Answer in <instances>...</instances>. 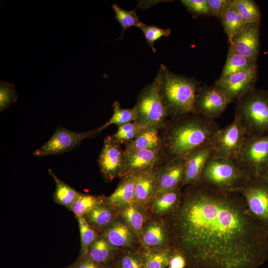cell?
I'll list each match as a JSON object with an SVG mask.
<instances>
[{
    "instance_id": "6da1fadb",
    "label": "cell",
    "mask_w": 268,
    "mask_h": 268,
    "mask_svg": "<svg viewBox=\"0 0 268 268\" xmlns=\"http://www.w3.org/2000/svg\"><path fill=\"white\" fill-rule=\"evenodd\" d=\"M164 217L171 244L188 268H259L268 258V232L239 192L201 182L187 186Z\"/></svg>"
},
{
    "instance_id": "7a4b0ae2",
    "label": "cell",
    "mask_w": 268,
    "mask_h": 268,
    "mask_svg": "<svg viewBox=\"0 0 268 268\" xmlns=\"http://www.w3.org/2000/svg\"><path fill=\"white\" fill-rule=\"evenodd\" d=\"M171 118L163 127V151L167 160L185 157L200 146L213 144L221 129L214 119L196 112Z\"/></svg>"
},
{
    "instance_id": "3957f363",
    "label": "cell",
    "mask_w": 268,
    "mask_h": 268,
    "mask_svg": "<svg viewBox=\"0 0 268 268\" xmlns=\"http://www.w3.org/2000/svg\"><path fill=\"white\" fill-rule=\"evenodd\" d=\"M158 72L160 94L169 116L196 112V95L200 86L195 78L176 74L163 64Z\"/></svg>"
},
{
    "instance_id": "277c9868",
    "label": "cell",
    "mask_w": 268,
    "mask_h": 268,
    "mask_svg": "<svg viewBox=\"0 0 268 268\" xmlns=\"http://www.w3.org/2000/svg\"><path fill=\"white\" fill-rule=\"evenodd\" d=\"M235 117L243 125L247 135L268 134V91L255 89L237 101Z\"/></svg>"
},
{
    "instance_id": "5b68a950",
    "label": "cell",
    "mask_w": 268,
    "mask_h": 268,
    "mask_svg": "<svg viewBox=\"0 0 268 268\" xmlns=\"http://www.w3.org/2000/svg\"><path fill=\"white\" fill-rule=\"evenodd\" d=\"M249 178L234 160L210 157L202 171L200 182L216 190L238 192Z\"/></svg>"
},
{
    "instance_id": "8992f818",
    "label": "cell",
    "mask_w": 268,
    "mask_h": 268,
    "mask_svg": "<svg viewBox=\"0 0 268 268\" xmlns=\"http://www.w3.org/2000/svg\"><path fill=\"white\" fill-rule=\"evenodd\" d=\"M160 73L154 80L146 85L139 93L134 106L138 121L149 129L159 130L169 116L160 92Z\"/></svg>"
},
{
    "instance_id": "52a82bcc",
    "label": "cell",
    "mask_w": 268,
    "mask_h": 268,
    "mask_svg": "<svg viewBox=\"0 0 268 268\" xmlns=\"http://www.w3.org/2000/svg\"><path fill=\"white\" fill-rule=\"evenodd\" d=\"M234 160L250 177L261 176L268 166V134L247 135L239 155Z\"/></svg>"
},
{
    "instance_id": "ba28073f",
    "label": "cell",
    "mask_w": 268,
    "mask_h": 268,
    "mask_svg": "<svg viewBox=\"0 0 268 268\" xmlns=\"http://www.w3.org/2000/svg\"><path fill=\"white\" fill-rule=\"evenodd\" d=\"M238 192L251 214L268 232V181L261 176L250 177Z\"/></svg>"
},
{
    "instance_id": "9c48e42d",
    "label": "cell",
    "mask_w": 268,
    "mask_h": 268,
    "mask_svg": "<svg viewBox=\"0 0 268 268\" xmlns=\"http://www.w3.org/2000/svg\"><path fill=\"white\" fill-rule=\"evenodd\" d=\"M247 133L238 118L234 117L233 121L217 133L211 157L236 159L239 155L245 143Z\"/></svg>"
},
{
    "instance_id": "30bf717a",
    "label": "cell",
    "mask_w": 268,
    "mask_h": 268,
    "mask_svg": "<svg viewBox=\"0 0 268 268\" xmlns=\"http://www.w3.org/2000/svg\"><path fill=\"white\" fill-rule=\"evenodd\" d=\"M100 133L99 128L82 133L58 127L51 138L33 152L36 157L63 154L76 148L84 139L92 138Z\"/></svg>"
},
{
    "instance_id": "8fae6325",
    "label": "cell",
    "mask_w": 268,
    "mask_h": 268,
    "mask_svg": "<svg viewBox=\"0 0 268 268\" xmlns=\"http://www.w3.org/2000/svg\"><path fill=\"white\" fill-rule=\"evenodd\" d=\"M257 67L218 78L214 85L228 99L230 103L237 101L255 89Z\"/></svg>"
},
{
    "instance_id": "7c38bea8",
    "label": "cell",
    "mask_w": 268,
    "mask_h": 268,
    "mask_svg": "<svg viewBox=\"0 0 268 268\" xmlns=\"http://www.w3.org/2000/svg\"><path fill=\"white\" fill-rule=\"evenodd\" d=\"M121 145L111 135L104 139L97 162L102 177L107 182L120 177L124 169L125 153Z\"/></svg>"
},
{
    "instance_id": "4fadbf2b",
    "label": "cell",
    "mask_w": 268,
    "mask_h": 268,
    "mask_svg": "<svg viewBox=\"0 0 268 268\" xmlns=\"http://www.w3.org/2000/svg\"><path fill=\"white\" fill-rule=\"evenodd\" d=\"M229 103L226 96L214 85L200 86L196 95L195 112L214 120Z\"/></svg>"
},
{
    "instance_id": "5bb4252c",
    "label": "cell",
    "mask_w": 268,
    "mask_h": 268,
    "mask_svg": "<svg viewBox=\"0 0 268 268\" xmlns=\"http://www.w3.org/2000/svg\"><path fill=\"white\" fill-rule=\"evenodd\" d=\"M229 47L238 54L257 61L259 52L260 23H247L229 38Z\"/></svg>"
},
{
    "instance_id": "9a60e30c",
    "label": "cell",
    "mask_w": 268,
    "mask_h": 268,
    "mask_svg": "<svg viewBox=\"0 0 268 268\" xmlns=\"http://www.w3.org/2000/svg\"><path fill=\"white\" fill-rule=\"evenodd\" d=\"M125 159L121 178L135 175L157 167L160 163L163 148L125 151Z\"/></svg>"
},
{
    "instance_id": "2e32d148",
    "label": "cell",
    "mask_w": 268,
    "mask_h": 268,
    "mask_svg": "<svg viewBox=\"0 0 268 268\" xmlns=\"http://www.w3.org/2000/svg\"><path fill=\"white\" fill-rule=\"evenodd\" d=\"M140 244V248L153 250L172 247L164 218L148 217L143 225Z\"/></svg>"
},
{
    "instance_id": "e0dca14e",
    "label": "cell",
    "mask_w": 268,
    "mask_h": 268,
    "mask_svg": "<svg viewBox=\"0 0 268 268\" xmlns=\"http://www.w3.org/2000/svg\"><path fill=\"white\" fill-rule=\"evenodd\" d=\"M185 166V157H178L167 160L164 165L157 168L156 195L181 188Z\"/></svg>"
},
{
    "instance_id": "ac0fdd59",
    "label": "cell",
    "mask_w": 268,
    "mask_h": 268,
    "mask_svg": "<svg viewBox=\"0 0 268 268\" xmlns=\"http://www.w3.org/2000/svg\"><path fill=\"white\" fill-rule=\"evenodd\" d=\"M213 149V144L203 145L193 150L185 157L184 177L181 188L200 182L202 171Z\"/></svg>"
},
{
    "instance_id": "d6986e66",
    "label": "cell",
    "mask_w": 268,
    "mask_h": 268,
    "mask_svg": "<svg viewBox=\"0 0 268 268\" xmlns=\"http://www.w3.org/2000/svg\"><path fill=\"white\" fill-rule=\"evenodd\" d=\"M99 235L119 249H133V246L139 243L136 235L119 215Z\"/></svg>"
},
{
    "instance_id": "ffe728a7",
    "label": "cell",
    "mask_w": 268,
    "mask_h": 268,
    "mask_svg": "<svg viewBox=\"0 0 268 268\" xmlns=\"http://www.w3.org/2000/svg\"><path fill=\"white\" fill-rule=\"evenodd\" d=\"M157 168L135 174L134 201L147 209L157 194Z\"/></svg>"
},
{
    "instance_id": "44dd1931",
    "label": "cell",
    "mask_w": 268,
    "mask_h": 268,
    "mask_svg": "<svg viewBox=\"0 0 268 268\" xmlns=\"http://www.w3.org/2000/svg\"><path fill=\"white\" fill-rule=\"evenodd\" d=\"M119 215L140 242L143 225L149 216L147 209L134 201L116 207Z\"/></svg>"
},
{
    "instance_id": "7402d4cb",
    "label": "cell",
    "mask_w": 268,
    "mask_h": 268,
    "mask_svg": "<svg viewBox=\"0 0 268 268\" xmlns=\"http://www.w3.org/2000/svg\"><path fill=\"white\" fill-rule=\"evenodd\" d=\"M87 253L96 263L108 268L117 259L119 249L112 246L101 235H98L88 248Z\"/></svg>"
},
{
    "instance_id": "603a6c76",
    "label": "cell",
    "mask_w": 268,
    "mask_h": 268,
    "mask_svg": "<svg viewBox=\"0 0 268 268\" xmlns=\"http://www.w3.org/2000/svg\"><path fill=\"white\" fill-rule=\"evenodd\" d=\"M118 216L117 208L104 202L93 207L84 217L96 232L100 233Z\"/></svg>"
},
{
    "instance_id": "cb8c5ba5",
    "label": "cell",
    "mask_w": 268,
    "mask_h": 268,
    "mask_svg": "<svg viewBox=\"0 0 268 268\" xmlns=\"http://www.w3.org/2000/svg\"><path fill=\"white\" fill-rule=\"evenodd\" d=\"M182 194L181 188L159 194L151 201L148 209L156 216H165L177 207Z\"/></svg>"
},
{
    "instance_id": "d4e9b609",
    "label": "cell",
    "mask_w": 268,
    "mask_h": 268,
    "mask_svg": "<svg viewBox=\"0 0 268 268\" xmlns=\"http://www.w3.org/2000/svg\"><path fill=\"white\" fill-rule=\"evenodd\" d=\"M135 175H131L122 178L114 192L105 202L117 207L134 201Z\"/></svg>"
},
{
    "instance_id": "484cf974",
    "label": "cell",
    "mask_w": 268,
    "mask_h": 268,
    "mask_svg": "<svg viewBox=\"0 0 268 268\" xmlns=\"http://www.w3.org/2000/svg\"><path fill=\"white\" fill-rule=\"evenodd\" d=\"M143 268H166L176 252L172 246L163 250L138 249Z\"/></svg>"
},
{
    "instance_id": "4316f807",
    "label": "cell",
    "mask_w": 268,
    "mask_h": 268,
    "mask_svg": "<svg viewBox=\"0 0 268 268\" xmlns=\"http://www.w3.org/2000/svg\"><path fill=\"white\" fill-rule=\"evenodd\" d=\"M163 148L162 138L158 130L149 129L138 135L136 138L126 143L125 151H132L143 149Z\"/></svg>"
},
{
    "instance_id": "83f0119b",
    "label": "cell",
    "mask_w": 268,
    "mask_h": 268,
    "mask_svg": "<svg viewBox=\"0 0 268 268\" xmlns=\"http://www.w3.org/2000/svg\"><path fill=\"white\" fill-rule=\"evenodd\" d=\"M256 67H257L256 61L244 57L229 47L227 58L219 78H223Z\"/></svg>"
},
{
    "instance_id": "f1b7e54d",
    "label": "cell",
    "mask_w": 268,
    "mask_h": 268,
    "mask_svg": "<svg viewBox=\"0 0 268 268\" xmlns=\"http://www.w3.org/2000/svg\"><path fill=\"white\" fill-rule=\"evenodd\" d=\"M49 174L53 177L56 184V189L53 198L55 202L70 210L71 206L77 199L79 192L61 180L49 168Z\"/></svg>"
},
{
    "instance_id": "f546056e",
    "label": "cell",
    "mask_w": 268,
    "mask_h": 268,
    "mask_svg": "<svg viewBox=\"0 0 268 268\" xmlns=\"http://www.w3.org/2000/svg\"><path fill=\"white\" fill-rule=\"evenodd\" d=\"M112 107L113 115L107 122L99 127L100 132L111 125H115L119 127L136 121L137 115L134 106L132 108L124 109L121 107L118 101H115Z\"/></svg>"
},
{
    "instance_id": "4dcf8cb0",
    "label": "cell",
    "mask_w": 268,
    "mask_h": 268,
    "mask_svg": "<svg viewBox=\"0 0 268 268\" xmlns=\"http://www.w3.org/2000/svg\"><path fill=\"white\" fill-rule=\"evenodd\" d=\"M106 198L103 195L95 196L79 192L78 197L70 210L76 217L84 216L93 207L105 202Z\"/></svg>"
},
{
    "instance_id": "1f68e13d",
    "label": "cell",
    "mask_w": 268,
    "mask_h": 268,
    "mask_svg": "<svg viewBox=\"0 0 268 268\" xmlns=\"http://www.w3.org/2000/svg\"><path fill=\"white\" fill-rule=\"evenodd\" d=\"M148 129L145 125L136 121L119 127L117 131L111 135L121 144L127 143Z\"/></svg>"
},
{
    "instance_id": "d6a6232c",
    "label": "cell",
    "mask_w": 268,
    "mask_h": 268,
    "mask_svg": "<svg viewBox=\"0 0 268 268\" xmlns=\"http://www.w3.org/2000/svg\"><path fill=\"white\" fill-rule=\"evenodd\" d=\"M116 20L120 24L122 32L117 40H122L125 32L129 28L135 26L138 27L143 23L139 19L136 13V9L127 10L121 8L117 4L112 5Z\"/></svg>"
},
{
    "instance_id": "836d02e7",
    "label": "cell",
    "mask_w": 268,
    "mask_h": 268,
    "mask_svg": "<svg viewBox=\"0 0 268 268\" xmlns=\"http://www.w3.org/2000/svg\"><path fill=\"white\" fill-rule=\"evenodd\" d=\"M233 7L246 23H260L261 14L259 6L251 0H234Z\"/></svg>"
},
{
    "instance_id": "e575fe53",
    "label": "cell",
    "mask_w": 268,
    "mask_h": 268,
    "mask_svg": "<svg viewBox=\"0 0 268 268\" xmlns=\"http://www.w3.org/2000/svg\"><path fill=\"white\" fill-rule=\"evenodd\" d=\"M221 21L228 39L240 31L247 23L233 5L223 16Z\"/></svg>"
},
{
    "instance_id": "d590c367",
    "label": "cell",
    "mask_w": 268,
    "mask_h": 268,
    "mask_svg": "<svg viewBox=\"0 0 268 268\" xmlns=\"http://www.w3.org/2000/svg\"><path fill=\"white\" fill-rule=\"evenodd\" d=\"M116 263L118 268H143L138 250L124 249L120 252Z\"/></svg>"
},
{
    "instance_id": "8d00e7d4",
    "label": "cell",
    "mask_w": 268,
    "mask_h": 268,
    "mask_svg": "<svg viewBox=\"0 0 268 268\" xmlns=\"http://www.w3.org/2000/svg\"><path fill=\"white\" fill-rule=\"evenodd\" d=\"M80 235V255L87 252L88 247L98 235L84 216L77 217Z\"/></svg>"
},
{
    "instance_id": "74e56055",
    "label": "cell",
    "mask_w": 268,
    "mask_h": 268,
    "mask_svg": "<svg viewBox=\"0 0 268 268\" xmlns=\"http://www.w3.org/2000/svg\"><path fill=\"white\" fill-rule=\"evenodd\" d=\"M139 28L143 32L147 44L150 47L153 53L156 52L154 46L155 42L163 36L168 37L171 34L170 28L163 29L154 25H147L142 23Z\"/></svg>"
},
{
    "instance_id": "f35d334b",
    "label": "cell",
    "mask_w": 268,
    "mask_h": 268,
    "mask_svg": "<svg viewBox=\"0 0 268 268\" xmlns=\"http://www.w3.org/2000/svg\"><path fill=\"white\" fill-rule=\"evenodd\" d=\"M18 98L15 85L9 82L1 81L0 83V112L1 113Z\"/></svg>"
},
{
    "instance_id": "ab89813d",
    "label": "cell",
    "mask_w": 268,
    "mask_h": 268,
    "mask_svg": "<svg viewBox=\"0 0 268 268\" xmlns=\"http://www.w3.org/2000/svg\"><path fill=\"white\" fill-rule=\"evenodd\" d=\"M181 2L194 18L210 15L207 0H182Z\"/></svg>"
},
{
    "instance_id": "60d3db41",
    "label": "cell",
    "mask_w": 268,
    "mask_h": 268,
    "mask_svg": "<svg viewBox=\"0 0 268 268\" xmlns=\"http://www.w3.org/2000/svg\"><path fill=\"white\" fill-rule=\"evenodd\" d=\"M234 0H207L210 15L220 20L232 6Z\"/></svg>"
},
{
    "instance_id": "b9f144b4",
    "label": "cell",
    "mask_w": 268,
    "mask_h": 268,
    "mask_svg": "<svg viewBox=\"0 0 268 268\" xmlns=\"http://www.w3.org/2000/svg\"><path fill=\"white\" fill-rule=\"evenodd\" d=\"M66 268H105L95 262L87 252L80 256Z\"/></svg>"
},
{
    "instance_id": "7bdbcfd3",
    "label": "cell",
    "mask_w": 268,
    "mask_h": 268,
    "mask_svg": "<svg viewBox=\"0 0 268 268\" xmlns=\"http://www.w3.org/2000/svg\"><path fill=\"white\" fill-rule=\"evenodd\" d=\"M170 268H185L186 267V260L184 256L176 251L169 263Z\"/></svg>"
},
{
    "instance_id": "ee69618b",
    "label": "cell",
    "mask_w": 268,
    "mask_h": 268,
    "mask_svg": "<svg viewBox=\"0 0 268 268\" xmlns=\"http://www.w3.org/2000/svg\"><path fill=\"white\" fill-rule=\"evenodd\" d=\"M261 177H262L263 178H264L265 179H266L267 181H268V166L266 168L265 170L264 171Z\"/></svg>"
},
{
    "instance_id": "f6af8a7d",
    "label": "cell",
    "mask_w": 268,
    "mask_h": 268,
    "mask_svg": "<svg viewBox=\"0 0 268 268\" xmlns=\"http://www.w3.org/2000/svg\"><path fill=\"white\" fill-rule=\"evenodd\" d=\"M108 268H118L116 261L111 265H110Z\"/></svg>"
},
{
    "instance_id": "bcb514c9",
    "label": "cell",
    "mask_w": 268,
    "mask_h": 268,
    "mask_svg": "<svg viewBox=\"0 0 268 268\" xmlns=\"http://www.w3.org/2000/svg\"><path fill=\"white\" fill-rule=\"evenodd\" d=\"M168 268H170V267H168Z\"/></svg>"
}]
</instances>
